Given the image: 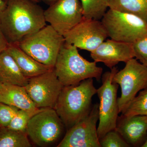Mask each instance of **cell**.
Listing matches in <instances>:
<instances>
[{
	"label": "cell",
	"instance_id": "cell-1",
	"mask_svg": "<svg viewBox=\"0 0 147 147\" xmlns=\"http://www.w3.org/2000/svg\"><path fill=\"white\" fill-rule=\"evenodd\" d=\"M0 12V26L9 45H16L23 38L46 26L44 10L33 0H6Z\"/></svg>",
	"mask_w": 147,
	"mask_h": 147
},
{
	"label": "cell",
	"instance_id": "cell-2",
	"mask_svg": "<svg viewBox=\"0 0 147 147\" xmlns=\"http://www.w3.org/2000/svg\"><path fill=\"white\" fill-rule=\"evenodd\" d=\"M96 93L92 78L63 87L54 109L66 130L89 114L92 107V98Z\"/></svg>",
	"mask_w": 147,
	"mask_h": 147
},
{
	"label": "cell",
	"instance_id": "cell-3",
	"mask_svg": "<svg viewBox=\"0 0 147 147\" xmlns=\"http://www.w3.org/2000/svg\"><path fill=\"white\" fill-rule=\"evenodd\" d=\"M95 62H90L79 54L78 48L65 42L55 63V73L63 86L79 84L92 78L99 81L103 69Z\"/></svg>",
	"mask_w": 147,
	"mask_h": 147
},
{
	"label": "cell",
	"instance_id": "cell-4",
	"mask_svg": "<svg viewBox=\"0 0 147 147\" xmlns=\"http://www.w3.org/2000/svg\"><path fill=\"white\" fill-rule=\"evenodd\" d=\"M65 42L63 36L49 25L24 38L16 45L37 61L54 68Z\"/></svg>",
	"mask_w": 147,
	"mask_h": 147
},
{
	"label": "cell",
	"instance_id": "cell-5",
	"mask_svg": "<svg viewBox=\"0 0 147 147\" xmlns=\"http://www.w3.org/2000/svg\"><path fill=\"white\" fill-rule=\"evenodd\" d=\"M65 126L54 108L40 109L30 119L26 132L31 142L38 147L56 146L65 134Z\"/></svg>",
	"mask_w": 147,
	"mask_h": 147
},
{
	"label": "cell",
	"instance_id": "cell-6",
	"mask_svg": "<svg viewBox=\"0 0 147 147\" xmlns=\"http://www.w3.org/2000/svg\"><path fill=\"white\" fill-rule=\"evenodd\" d=\"M110 39L133 43L147 34V22L132 13L108 8L101 20Z\"/></svg>",
	"mask_w": 147,
	"mask_h": 147
},
{
	"label": "cell",
	"instance_id": "cell-7",
	"mask_svg": "<svg viewBox=\"0 0 147 147\" xmlns=\"http://www.w3.org/2000/svg\"><path fill=\"white\" fill-rule=\"evenodd\" d=\"M118 71L117 67H114L111 71L103 74L101 77L102 85L97 89L96 94L99 99L97 127L99 139L108 131L116 129L119 113L117 96L119 85L114 83L113 79Z\"/></svg>",
	"mask_w": 147,
	"mask_h": 147
},
{
	"label": "cell",
	"instance_id": "cell-8",
	"mask_svg": "<svg viewBox=\"0 0 147 147\" xmlns=\"http://www.w3.org/2000/svg\"><path fill=\"white\" fill-rule=\"evenodd\" d=\"M113 82L121 87V93L117 102L119 112L122 113L138 92L147 87V67L133 58L115 74Z\"/></svg>",
	"mask_w": 147,
	"mask_h": 147
},
{
	"label": "cell",
	"instance_id": "cell-9",
	"mask_svg": "<svg viewBox=\"0 0 147 147\" xmlns=\"http://www.w3.org/2000/svg\"><path fill=\"white\" fill-rule=\"evenodd\" d=\"M63 87L54 68L29 79L25 86L29 96L38 109L55 108Z\"/></svg>",
	"mask_w": 147,
	"mask_h": 147
},
{
	"label": "cell",
	"instance_id": "cell-10",
	"mask_svg": "<svg viewBox=\"0 0 147 147\" xmlns=\"http://www.w3.org/2000/svg\"><path fill=\"white\" fill-rule=\"evenodd\" d=\"M45 21L59 34L64 35L84 18L80 0H58L44 10Z\"/></svg>",
	"mask_w": 147,
	"mask_h": 147
},
{
	"label": "cell",
	"instance_id": "cell-11",
	"mask_svg": "<svg viewBox=\"0 0 147 147\" xmlns=\"http://www.w3.org/2000/svg\"><path fill=\"white\" fill-rule=\"evenodd\" d=\"M98 119L96 103L86 117L66 130L57 147H101L96 127Z\"/></svg>",
	"mask_w": 147,
	"mask_h": 147
},
{
	"label": "cell",
	"instance_id": "cell-12",
	"mask_svg": "<svg viewBox=\"0 0 147 147\" xmlns=\"http://www.w3.org/2000/svg\"><path fill=\"white\" fill-rule=\"evenodd\" d=\"M63 36L67 43L90 53L108 37L100 20L84 17L79 24Z\"/></svg>",
	"mask_w": 147,
	"mask_h": 147
},
{
	"label": "cell",
	"instance_id": "cell-13",
	"mask_svg": "<svg viewBox=\"0 0 147 147\" xmlns=\"http://www.w3.org/2000/svg\"><path fill=\"white\" fill-rule=\"evenodd\" d=\"M90 53L94 61L102 63L110 69L121 62L126 63L135 58L132 43L112 39L105 40Z\"/></svg>",
	"mask_w": 147,
	"mask_h": 147
},
{
	"label": "cell",
	"instance_id": "cell-14",
	"mask_svg": "<svg viewBox=\"0 0 147 147\" xmlns=\"http://www.w3.org/2000/svg\"><path fill=\"white\" fill-rule=\"evenodd\" d=\"M116 129L130 147H142L147 137V116L122 115L118 118Z\"/></svg>",
	"mask_w": 147,
	"mask_h": 147
},
{
	"label": "cell",
	"instance_id": "cell-15",
	"mask_svg": "<svg viewBox=\"0 0 147 147\" xmlns=\"http://www.w3.org/2000/svg\"><path fill=\"white\" fill-rule=\"evenodd\" d=\"M7 49L23 75L28 79L40 75L54 68L37 61L17 45H9Z\"/></svg>",
	"mask_w": 147,
	"mask_h": 147
},
{
	"label": "cell",
	"instance_id": "cell-16",
	"mask_svg": "<svg viewBox=\"0 0 147 147\" xmlns=\"http://www.w3.org/2000/svg\"><path fill=\"white\" fill-rule=\"evenodd\" d=\"M0 91V102L16 107L20 110L34 111L36 108L26 91L25 86L3 84Z\"/></svg>",
	"mask_w": 147,
	"mask_h": 147
},
{
	"label": "cell",
	"instance_id": "cell-17",
	"mask_svg": "<svg viewBox=\"0 0 147 147\" xmlns=\"http://www.w3.org/2000/svg\"><path fill=\"white\" fill-rule=\"evenodd\" d=\"M28 81L7 49L0 53V83L25 86Z\"/></svg>",
	"mask_w": 147,
	"mask_h": 147
},
{
	"label": "cell",
	"instance_id": "cell-18",
	"mask_svg": "<svg viewBox=\"0 0 147 147\" xmlns=\"http://www.w3.org/2000/svg\"><path fill=\"white\" fill-rule=\"evenodd\" d=\"M109 8L132 13L147 22V0H108Z\"/></svg>",
	"mask_w": 147,
	"mask_h": 147
},
{
	"label": "cell",
	"instance_id": "cell-19",
	"mask_svg": "<svg viewBox=\"0 0 147 147\" xmlns=\"http://www.w3.org/2000/svg\"><path fill=\"white\" fill-rule=\"evenodd\" d=\"M26 131H16L0 127V147H31Z\"/></svg>",
	"mask_w": 147,
	"mask_h": 147
},
{
	"label": "cell",
	"instance_id": "cell-20",
	"mask_svg": "<svg viewBox=\"0 0 147 147\" xmlns=\"http://www.w3.org/2000/svg\"><path fill=\"white\" fill-rule=\"evenodd\" d=\"M84 18L100 20L109 8L108 0H80Z\"/></svg>",
	"mask_w": 147,
	"mask_h": 147
},
{
	"label": "cell",
	"instance_id": "cell-21",
	"mask_svg": "<svg viewBox=\"0 0 147 147\" xmlns=\"http://www.w3.org/2000/svg\"><path fill=\"white\" fill-rule=\"evenodd\" d=\"M147 113V87L139 92L129 104L122 115L126 117L146 115Z\"/></svg>",
	"mask_w": 147,
	"mask_h": 147
},
{
	"label": "cell",
	"instance_id": "cell-22",
	"mask_svg": "<svg viewBox=\"0 0 147 147\" xmlns=\"http://www.w3.org/2000/svg\"><path fill=\"white\" fill-rule=\"evenodd\" d=\"M40 109L34 111L19 109L7 127L16 131H26L29 121Z\"/></svg>",
	"mask_w": 147,
	"mask_h": 147
},
{
	"label": "cell",
	"instance_id": "cell-23",
	"mask_svg": "<svg viewBox=\"0 0 147 147\" xmlns=\"http://www.w3.org/2000/svg\"><path fill=\"white\" fill-rule=\"evenodd\" d=\"M101 147H129L116 129L108 131L99 139Z\"/></svg>",
	"mask_w": 147,
	"mask_h": 147
},
{
	"label": "cell",
	"instance_id": "cell-24",
	"mask_svg": "<svg viewBox=\"0 0 147 147\" xmlns=\"http://www.w3.org/2000/svg\"><path fill=\"white\" fill-rule=\"evenodd\" d=\"M135 58L147 67V34L132 43Z\"/></svg>",
	"mask_w": 147,
	"mask_h": 147
},
{
	"label": "cell",
	"instance_id": "cell-25",
	"mask_svg": "<svg viewBox=\"0 0 147 147\" xmlns=\"http://www.w3.org/2000/svg\"><path fill=\"white\" fill-rule=\"evenodd\" d=\"M18 110L14 106L0 102V127L8 126Z\"/></svg>",
	"mask_w": 147,
	"mask_h": 147
},
{
	"label": "cell",
	"instance_id": "cell-26",
	"mask_svg": "<svg viewBox=\"0 0 147 147\" xmlns=\"http://www.w3.org/2000/svg\"><path fill=\"white\" fill-rule=\"evenodd\" d=\"M9 44L0 26V53L7 49Z\"/></svg>",
	"mask_w": 147,
	"mask_h": 147
},
{
	"label": "cell",
	"instance_id": "cell-27",
	"mask_svg": "<svg viewBox=\"0 0 147 147\" xmlns=\"http://www.w3.org/2000/svg\"><path fill=\"white\" fill-rule=\"evenodd\" d=\"M6 2L4 0H0V12L5 8Z\"/></svg>",
	"mask_w": 147,
	"mask_h": 147
},
{
	"label": "cell",
	"instance_id": "cell-28",
	"mask_svg": "<svg viewBox=\"0 0 147 147\" xmlns=\"http://www.w3.org/2000/svg\"><path fill=\"white\" fill-rule=\"evenodd\" d=\"M57 1L58 0H42V1H43L44 2L48 4L49 5L52 4L53 3Z\"/></svg>",
	"mask_w": 147,
	"mask_h": 147
},
{
	"label": "cell",
	"instance_id": "cell-29",
	"mask_svg": "<svg viewBox=\"0 0 147 147\" xmlns=\"http://www.w3.org/2000/svg\"><path fill=\"white\" fill-rule=\"evenodd\" d=\"M141 147H147V135L146 138V140H145V142Z\"/></svg>",
	"mask_w": 147,
	"mask_h": 147
},
{
	"label": "cell",
	"instance_id": "cell-30",
	"mask_svg": "<svg viewBox=\"0 0 147 147\" xmlns=\"http://www.w3.org/2000/svg\"><path fill=\"white\" fill-rule=\"evenodd\" d=\"M3 84H1V83H0V91H1L3 89Z\"/></svg>",
	"mask_w": 147,
	"mask_h": 147
},
{
	"label": "cell",
	"instance_id": "cell-31",
	"mask_svg": "<svg viewBox=\"0 0 147 147\" xmlns=\"http://www.w3.org/2000/svg\"><path fill=\"white\" fill-rule=\"evenodd\" d=\"M4 1H6V0H4ZM33 1L36 2L38 3L39 2H40V1H42V0H33Z\"/></svg>",
	"mask_w": 147,
	"mask_h": 147
},
{
	"label": "cell",
	"instance_id": "cell-32",
	"mask_svg": "<svg viewBox=\"0 0 147 147\" xmlns=\"http://www.w3.org/2000/svg\"><path fill=\"white\" fill-rule=\"evenodd\" d=\"M146 115H147V113Z\"/></svg>",
	"mask_w": 147,
	"mask_h": 147
}]
</instances>
